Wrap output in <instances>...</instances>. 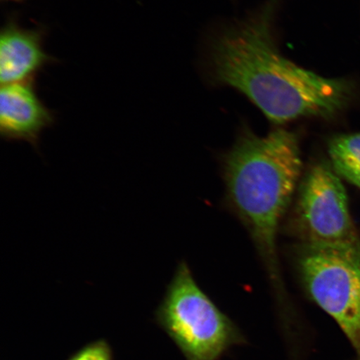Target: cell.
<instances>
[{
	"instance_id": "10",
	"label": "cell",
	"mask_w": 360,
	"mask_h": 360,
	"mask_svg": "<svg viewBox=\"0 0 360 360\" xmlns=\"http://www.w3.org/2000/svg\"><path fill=\"white\" fill-rule=\"evenodd\" d=\"M11 1H17V2H20V1H22V0H11Z\"/></svg>"
},
{
	"instance_id": "8",
	"label": "cell",
	"mask_w": 360,
	"mask_h": 360,
	"mask_svg": "<svg viewBox=\"0 0 360 360\" xmlns=\"http://www.w3.org/2000/svg\"><path fill=\"white\" fill-rule=\"evenodd\" d=\"M328 155L336 173L360 188V133L333 138Z\"/></svg>"
},
{
	"instance_id": "5",
	"label": "cell",
	"mask_w": 360,
	"mask_h": 360,
	"mask_svg": "<svg viewBox=\"0 0 360 360\" xmlns=\"http://www.w3.org/2000/svg\"><path fill=\"white\" fill-rule=\"evenodd\" d=\"M294 226L304 245L360 247L347 193L331 164L317 162L301 178Z\"/></svg>"
},
{
	"instance_id": "2",
	"label": "cell",
	"mask_w": 360,
	"mask_h": 360,
	"mask_svg": "<svg viewBox=\"0 0 360 360\" xmlns=\"http://www.w3.org/2000/svg\"><path fill=\"white\" fill-rule=\"evenodd\" d=\"M298 134L277 129L259 137L245 130L225 160L229 199L274 278L278 276V227L302 175Z\"/></svg>"
},
{
	"instance_id": "9",
	"label": "cell",
	"mask_w": 360,
	"mask_h": 360,
	"mask_svg": "<svg viewBox=\"0 0 360 360\" xmlns=\"http://www.w3.org/2000/svg\"><path fill=\"white\" fill-rule=\"evenodd\" d=\"M67 360H114L110 345L105 340L91 342Z\"/></svg>"
},
{
	"instance_id": "4",
	"label": "cell",
	"mask_w": 360,
	"mask_h": 360,
	"mask_svg": "<svg viewBox=\"0 0 360 360\" xmlns=\"http://www.w3.org/2000/svg\"><path fill=\"white\" fill-rule=\"evenodd\" d=\"M298 267L310 299L360 351V247L304 245Z\"/></svg>"
},
{
	"instance_id": "7",
	"label": "cell",
	"mask_w": 360,
	"mask_h": 360,
	"mask_svg": "<svg viewBox=\"0 0 360 360\" xmlns=\"http://www.w3.org/2000/svg\"><path fill=\"white\" fill-rule=\"evenodd\" d=\"M44 31L27 30L10 16L0 32V81L1 84L34 79L44 65L53 61L43 49Z\"/></svg>"
},
{
	"instance_id": "6",
	"label": "cell",
	"mask_w": 360,
	"mask_h": 360,
	"mask_svg": "<svg viewBox=\"0 0 360 360\" xmlns=\"http://www.w3.org/2000/svg\"><path fill=\"white\" fill-rule=\"evenodd\" d=\"M53 112L39 100L34 79L2 85L0 90V134L6 141L38 146L39 135L53 123Z\"/></svg>"
},
{
	"instance_id": "1",
	"label": "cell",
	"mask_w": 360,
	"mask_h": 360,
	"mask_svg": "<svg viewBox=\"0 0 360 360\" xmlns=\"http://www.w3.org/2000/svg\"><path fill=\"white\" fill-rule=\"evenodd\" d=\"M276 2L214 36L210 74L215 82L244 94L274 124L335 118L352 100V82L322 77L283 56L273 34Z\"/></svg>"
},
{
	"instance_id": "3",
	"label": "cell",
	"mask_w": 360,
	"mask_h": 360,
	"mask_svg": "<svg viewBox=\"0 0 360 360\" xmlns=\"http://www.w3.org/2000/svg\"><path fill=\"white\" fill-rule=\"evenodd\" d=\"M155 319L187 360H217L243 340L231 319L197 285L186 262L175 271Z\"/></svg>"
}]
</instances>
